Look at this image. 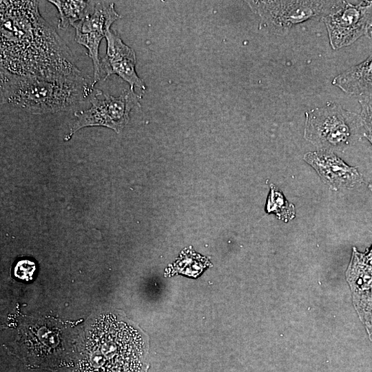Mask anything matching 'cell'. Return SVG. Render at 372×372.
Segmentation results:
<instances>
[{
	"instance_id": "6da1fadb",
	"label": "cell",
	"mask_w": 372,
	"mask_h": 372,
	"mask_svg": "<svg viewBox=\"0 0 372 372\" xmlns=\"http://www.w3.org/2000/svg\"><path fill=\"white\" fill-rule=\"evenodd\" d=\"M37 1H1V70L49 79L84 77Z\"/></svg>"
},
{
	"instance_id": "7a4b0ae2",
	"label": "cell",
	"mask_w": 372,
	"mask_h": 372,
	"mask_svg": "<svg viewBox=\"0 0 372 372\" xmlns=\"http://www.w3.org/2000/svg\"><path fill=\"white\" fill-rule=\"evenodd\" d=\"M74 362L72 372H142L145 344L125 322L100 315L89 326Z\"/></svg>"
},
{
	"instance_id": "3957f363",
	"label": "cell",
	"mask_w": 372,
	"mask_h": 372,
	"mask_svg": "<svg viewBox=\"0 0 372 372\" xmlns=\"http://www.w3.org/2000/svg\"><path fill=\"white\" fill-rule=\"evenodd\" d=\"M92 82L79 79H49L18 76L1 70V103L35 114L67 111L94 93Z\"/></svg>"
},
{
	"instance_id": "277c9868",
	"label": "cell",
	"mask_w": 372,
	"mask_h": 372,
	"mask_svg": "<svg viewBox=\"0 0 372 372\" xmlns=\"http://www.w3.org/2000/svg\"><path fill=\"white\" fill-rule=\"evenodd\" d=\"M305 116L304 137L320 149L344 151L366 133L360 114L336 102L308 110Z\"/></svg>"
},
{
	"instance_id": "5b68a950",
	"label": "cell",
	"mask_w": 372,
	"mask_h": 372,
	"mask_svg": "<svg viewBox=\"0 0 372 372\" xmlns=\"http://www.w3.org/2000/svg\"><path fill=\"white\" fill-rule=\"evenodd\" d=\"M247 3L260 18V30L284 36L296 25L309 20L322 19L340 8L344 1H247Z\"/></svg>"
},
{
	"instance_id": "8992f818",
	"label": "cell",
	"mask_w": 372,
	"mask_h": 372,
	"mask_svg": "<svg viewBox=\"0 0 372 372\" xmlns=\"http://www.w3.org/2000/svg\"><path fill=\"white\" fill-rule=\"evenodd\" d=\"M141 98V94L130 89L124 90L118 96L95 90L90 99L91 106L74 113L76 120L65 140H70L76 131L90 126H103L120 133L127 123L132 110L139 105Z\"/></svg>"
},
{
	"instance_id": "52a82bcc",
	"label": "cell",
	"mask_w": 372,
	"mask_h": 372,
	"mask_svg": "<svg viewBox=\"0 0 372 372\" xmlns=\"http://www.w3.org/2000/svg\"><path fill=\"white\" fill-rule=\"evenodd\" d=\"M329 43L339 50L366 35L372 24V1H344L337 10L323 17Z\"/></svg>"
},
{
	"instance_id": "ba28073f",
	"label": "cell",
	"mask_w": 372,
	"mask_h": 372,
	"mask_svg": "<svg viewBox=\"0 0 372 372\" xmlns=\"http://www.w3.org/2000/svg\"><path fill=\"white\" fill-rule=\"evenodd\" d=\"M121 16L115 10L114 2L95 1L91 12L75 25V41L87 49L92 61V87L101 79V59L99 56L101 40L105 38L112 24Z\"/></svg>"
},
{
	"instance_id": "9c48e42d",
	"label": "cell",
	"mask_w": 372,
	"mask_h": 372,
	"mask_svg": "<svg viewBox=\"0 0 372 372\" xmlns=\"http://www.w3.org/2000/svg\"><path fill=\"white\" fill-rule=\"evenodd\" d=\"M106 54L101 60V72L105 81L112 74H117L130 84V89L137 87L143 92L147 87L144 81L136 72V54L134 50L123 43L119 35L110 30L105 36Z\"/></svg>"
},
{
	"instance_id": "30bf717a",
	"label": "cell",
	"mask_w": 372,
	"mask_h": 372,
	"mask_svg": "<svg viewBox=\"0 0 372 372\" xmlns=\"http://www.w3.org/2000/svg\"><path fill=\"white\" fill-rule=\"evenodd\" d=\"M303 158L332 189H353L364 183L357 168L347 165L333 152L324 149L309 152Z\"/></svg>"
},
{
	"instance_id": "8fae6325",
	"label": "cell",
	"mask_w": 372,
	"mask_h": 372,
	"mask_svg": "<svg viewBox=\"0 0 372 372\" xmlns=\"http://www.w3.org/2000/svg\"><path fill=\"white\" fill-rule=\"evenodd\" d=\"M332 84L348 94L372 95V53L361 63L335 76Z\"/></svg>"
},
{
	"instance_id": "7c38bea8",
	"label": "cell",
	"mask_w": 372,
	"mask_h": 372,
	"mask_svg": "<svg viewBox=\"0 0 372 372\" xmlns=\"http://www.w3.org/2000/svg\"><path fill=\"white\" fill-rule=\"evenodd\" d=\"M59 12L58 28L67 29L83 19L92 10L95 1L50 0Z\"/></svg>"
},
{
	"instance_id": "4fadbf2b",
	"label": "cell",
	"mask_w": 372,
	"mask_h": 372,
	"mask_svg": "<svg viewBox=\"0 0 372 372\" xmlns=\"http://www.w3.org/2000/svg\"><path fill=\"white\" fill-rule=\"evenodd\" d=\"M209 265L208 260L192 251L183 252L174 265L176 271L191 276H197Z\"/></svg>"
},
{
	"instance_id": "5bb4252c",
	"label": "cell",
	"mask_w": 372,
	"mask_h": 372,
	"mask_svg": "<svg viewBox=\"0 0 372 372\" xmlns=\"http://www.w3.org/2000/svg\"><path fill=\"white\" fill-rule=\"evenodd\" d=\"M271 190L267 203V211L275 212L280 219L288 221L295 216V209L292 204L289 203L281 192L271 185Z\"/></svg>"
},
{
	"instance_id": "9a60e30c",
	"label": "cell",
	"mask_w": 372,
	"mask_h": 372,
	"mask_svg": "<svg viewBox=\"0 0 372 372\" xmlns=\"http://www.w3.org/2000/svg\"><path fill=\"white\" fill-rule=\"evenodd\" d=\"M355 302L360 316L366 326L372 324V287L355 294Z\"/></svg>"
},
{
	"instance_id": "2e32d148",
	"label": "cell",
	"mask_w": 372,
	"mask_h": 372,
	"mask_svg": "<svg viewBox=\"0 0 372 372\" xmlns=\"http://www.w3.org/2000/svg\"><path fill=\"white\" fill-rule=\"evenodd\" d=\"M37 270L36 262L31 259L23 258L19 260L13 268L14 276L21 280L30 281L32 280Z\"/></svg>"
},
{
	"instance_id": "e0dca14e",
	"label": "cell",
	"mask_w": 372,
	"mask_h": 372,
	"mask_svg": "<svg viewBox=\"0 0 372 372\" xmlns=\"http://www.w3.org/2000/svg\"><path fill=\"white\" fill-rule=\"evenodd\" d=\"M358 102L361 107L360 114L365 129V135L372 136V95L361 96Z\"/></svg>"
},
{
	"instance_id": "ac0fdd59",
	"label": "cell",
	"mask_w": 372,
	"mask_h": 372,
	"mask_svg": "<svg viewBox=\"0 0 372 372\" xmlns=\"http://www.w3.org/2000/svg\"><path fill=\"white\" fill-rule=\"evenodd\" d=\"M366 36L372 39V24L367 32Z\"/></svg>"
},
{
	"instance_id": "d6986e66",
	"label": "cell",
	"mask_w": 372,
	"mask_h": 372,
	"mask_svg": "<svg viewBox=\"0 0 372 372\" xmlns=\"http://www.w3.org/2000/svg\"><path fill=\"white\" fill-rule=\"evenodd\" d=\"M364 137L371 143L372 145V136L369 135H365Z\"/></svg>"
},
{
	"instance_id": "ffe728a7",
	"label": "cell",
	"mask_w": 372,
	"mask_h": 372,
	"mask_svg": "<svg viewBox=\"0 0 372 372\" xmlns=\"http://www.w3.org/2000/svg\"><path fill=\"white\" fill-rule=\"evenodd\" d=\"M369 187L371 192H372V184H370V185H369Z\"/></svg>"
}]
</instances>
